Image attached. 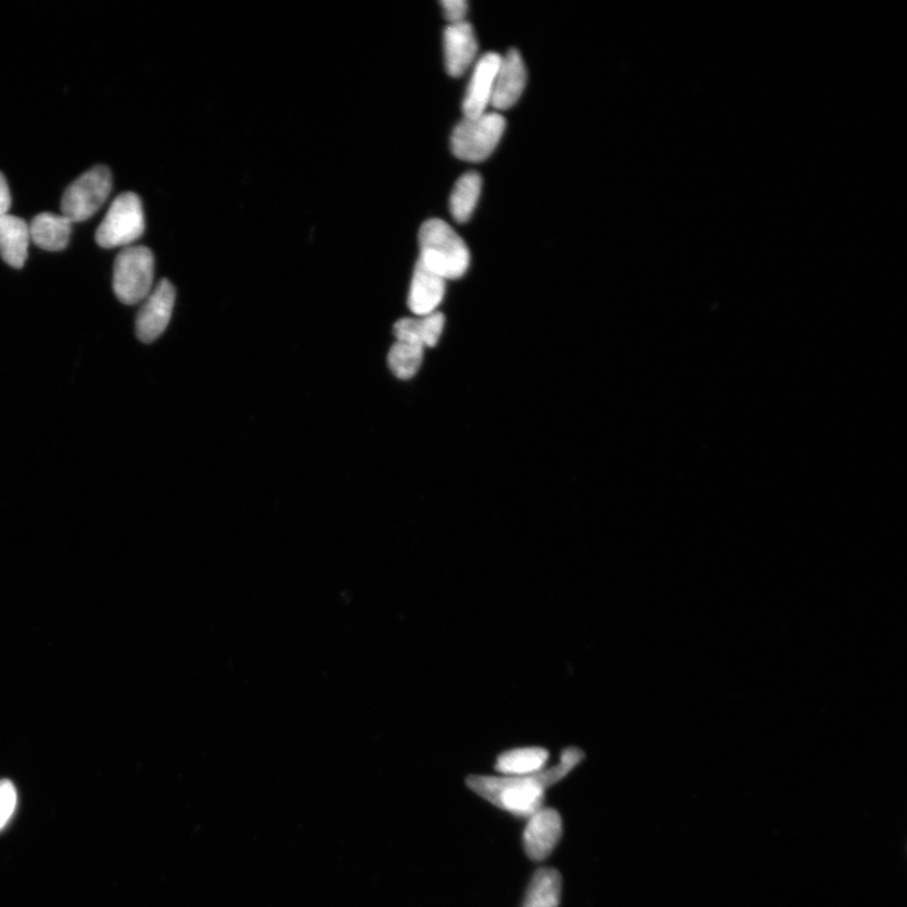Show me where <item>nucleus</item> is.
<instances>
[{"mask_svg":"<svg viewBox=\"0 0 907 907\" xmlns=\"http://www.w3.org/2000/svg\"><path fill=\"white\" fill-rule=\"evenodd\" d=\"M501 60V54L488 52L477 62L465 102H462V113L466 119H473L487 113V107L492 102L494 81Z\"/></svg>","mask_w":907,"mask_h":907,"instance_id":"6e6552de","label":"nucleus"},{"mask_svg":"<svg viewBox=\"0 0 907 907\" xmlns=\"http://www.w3.org/2000/svg\"><path fill=\"white\" fill-rule=\"evenodd\" d=\"M571 770L573 765L561 760L559 765L528 776L471 775L467 785L498 809L530 819L542 809L546 788L559 783Z\"/></svg>","mask_w":907,"mask_h":907,"instance_id":"f257e3e1","label":"nucleus"},{"mask_svg":"<svg viewBox=\"0 0 907 907\" xmlns=\"http://www.w3.org/2000/svg\"><path fill=\"white\" fill-rule=\"evenodd\" d=\"M483 179L478 171H468L461 176L450 196V212L458 223H466L476 211Z\"/></svg>","mask_w":907,"mask_h":907,"instance_id":"2eb2a0df","label":"nucleus"},{"mask_svg":"<svg viewBox=\"0 0 907 907\" xmlns=\"http://www.w3.org/2000/svg\"><path fill=\"white\" fill-rule=\"evenodd\" d=\"M154 256L145 247H128L117 256L114 265V292L126 305L138 304L153 290Z\"/></svg>","mask_w":907,"mask_h":907,"instance_id":"20e7f679","label":"nucleus"},{"mask_svg":"<svg viewBox=\"0 0 907 907\" xmlns=\"http://www.w3.org/2000/svg\"><path fill=\"white\" fill-rule=\"evenodd\" d=\"M394 333L396 342L415 344V346L425 348L420 320H415V317H404V320L396 322Z\"/></svg>","mask_w":907,"mask_h":907,"instance_id":"6ab92c4d","label":"nucleus"},{"mask_svg":"<svg viewBox=\"0 0 907 907\" xmlns=\"http://www.w3.org/2000/svg\"><path fill=\"white\" fill-rule=\"evenodd\" d=\"M562 878L555 868H541L533 875L522 907H559Z\"/></svg>","mask_w":907,"mask_h":907,"instance_id":"f3484780","label":"nucleus"},{"mask_svg":"<svg viewBox=\"0 0 907 907\" xmlns=\"http://www.w3.org/2000/svg\"><path fill=\"white\" fill-rule=\"evenodd\" d=\"M30 226V238L39 248L48 251L66 249L72 222L63 215L44 212L35 216Z\"/></svg>","mask_w":907,"mask_h":907,"instance_id":"4468645a","label":"nucleus"},{"mask_svg":"<svg viewBox=\"0 0 907 907\" xmlns=\"http://www.w3.org/2000/svg\"><path fill=\"white\" fill-rule=\"evenodd\" d=\"M549 752L541 748L517 749L498 758L496 769L508 776H528L546 765Z\"/></svg>","mask_w":907,"mask_h":907,"instance_id":"dca6fc26","label":"nucleus"},{"mask_svg":"<svg viewBox=\"0 0 907 907\" xmlns=\"http://www.w3.org/2000/svg\"><path fill=\"white\" fill-rule=\"evenodd\" d=\"M420 321L425 348L437 346L441 337L444 325H446V316L439 312H435L429 315L421 316Z\"/></svg>","mask_w":907,"mask_h":907,"instance_id":"412c9836","label":"nucleus"},{"mask_svg":"<svg viewBox=\"0 0 907 907\" xmlns=\"http://www.w3.org/2000/svg\"><path fill=\"white\" fill-rule=\"evenodd\" d=\"M446 66L452 77L465 75L478 52V41L473 27L467 21L449 24L444 32Z\"/></svg>","mask_w":907,"mask_h":907,"instance_id":"9b49d317","label":"nucleus"},{"mask_svg":"<svg viewBox=\"0 0 907 907\" xmlns=\"http://www.w3.org/2000/svg\"><path fill=\"white\" fill-rule=\"evenodd\" d=\"M446 281L417 260L407 301L410 311L419 316L437 312L446 295Z\"/></svg>","mask_w":907,"mask_h":907,"instance_id":"f8f14e48","label":"nucleus"},{"mask_svg":"<svg viewBox=\"0 0 907 907\" xmlns=\"http://www.w3.org/2000/svg\"><path fill=\"white\" fill-rule=\"evenodd\" d=\"M145 230L143 204L138 195L125 192L114 199L96 231V242L104 249L128 248Z\"/></svg>","mask_w":907,"mask_h":907,"instance_id":"39448f33","label":"nucleus"},{"mask_svg":"<svg viewBox=\"0 0 907 907\" xmlns=\"http://www.w3.org/2000/svg\"><path fill=\"white\" fill-rule=\"evenodd\" d=\"M441 6L450 24L465 22L468 12L466 0H442Z\"/></svg>","mask_w":907,"mask_h":907,"instance_id":"4be33fe9","label":"nucleus"},{"mask_svg":"<svg viewBox=\"0 0 907 907\" xmlns=\"http://www.w3.org/2000/svg\"><path fill=\"white\" fill-rule=\"evenodd\" d=\"M11 207V190H9L6 177L2 171H0V216L8 215Z\"/></svg>","mask_w":907,"mask_h":907,"instance_id":"5701e85b","label":"nucleus"},{"mask_svg":"<svg viewBox=\"0 0 907 907\" xmlns=\"http://www.w3.org/2000/svg\"><path fill=\"white\" fill-rule=\"evenodd\" d=\"M423 264L442 279H459L470 264V253L465 240L452 227L439 219L423 223L419 232Z\"/></svg>","mask_w":907,"mask_h":907,"instance_id":"f03ea898","label":"nucleus"},{"mask_svg":"<svg viewBox=\"0 0 907 907\" xmlns=\"http://www.w3.org/2000/svg\"><path fill=\"white\" fill-rule=\"evenodd\" d=\"M30 242L29 223L9 213L0 216V257L8 265L23 268Z\"/></svg>","mask_w":907,"mask_h":907,"instance_id":"ddd939ff","label":"nucleus"},{"mask_svg":"<svg viewBox=\"0 0 907 907\" xmlns=\"http://www.w3.org/2000/svg\"><path fill=\"white\" fill-rule=\"evenodd\" d=\"M113 189L112 171L96 166L72 181L62 197L61 210L72 223L83 222L94 216L106 202Z\"/></svg>","mask_w":907,"mask_h":907,"instance_id":"423d86ee","label":"nucleus"},{"mask_svg":"<svg viewBox=\"0 0 907 907\" xmlns=\"http://www.w3.org/2000/svg\"><path fill=\"white\" fill-rule=\"evenodd\" d=\"M143 302L136 317V334L144 343H152L167 330L176 303V289L168 280H161Z\"/></svg>","mask_w":907,"mask_h":907,"instance_id":"0eeeda50","label":"nucleus"},{"mask_svg":"<svg viewBox=\"0 0 907 907\" xmlns=\"http://www.w3.org/2000/svg\"><path fill=\"white\" fill-rule=\"evenodd\" d=\"M425 348L404 342H396L388 352V366L400 379H410L420 369Z\"/></svg>","mask_w":907,"mask_h":907,"instance_id":"a211bd4d","label":"nucleus"},{"mask_svg":"<svg viewBox=\"0 0 907 907\" xmlns=\"http://www.w3.org/2000/svg\"><path fill=\"white\" fill-rule=\"evenodd\" d=\"M562 836L561 815L555 810L541 809L529 819L523 833L525 854L532 861L548 858L556 848Z\"/></svg>","mask_w":907,"mask_h":907,"instance_id":"1a4fd4ad","label":"nucleus"},{"mask_svg":"<svg viewBox=\"0 0 907 907\" xmlns=\"http://www.w3.org/2000/svg\"><path fill=\"white\" fill-rule=\"evenodd\" d=\"M525 83L528 70L521 53L517 50L508 51L497 72L491 105L497 111H508L519 102Z\"/></svg>","mask_w":907,"mask_h":907,"instance_id":"9d476101","label":"nucleus"},{"mask_svg":"<svg viewBox=\"0 0 907 907\" xmlns=\"http://www.w3.org/2000/svg\"><path fill=\"white\" fill-rule=\"evenodd\" d=\"M507 122L501 114L486 113L460 122L451 135V150L461 160L479 163L492 156Z\"/></svg>","mask_w":907,"mask_h":907,"instance_id":"7ed1b4c3","label":"nucleus"},{"mask_svg":"<svg viewBox=\"0 0 907 907\" xmlns=\"http://www.w3.org/2000/svg\"><path fill=\"white\" fill-rule=\"evenodd\" d=\"M17 806V791L11 780L0 782V831L11 821Z\"/></svg>","mask_w":907,"mask_h":907,"instance_id":"aec40b11","label":"nucleus"}]
</instances>
